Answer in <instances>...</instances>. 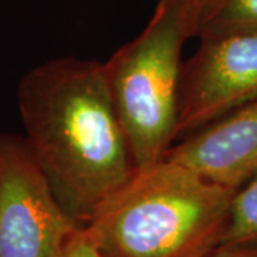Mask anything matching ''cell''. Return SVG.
<instances>
[{"instance_id": "1", "label": "cell", "mask_w": 257, "mask_h": 257, "mask_svg": "<svg viewBox=\"0 0 257 257\" xmlns=\"http://www.w3.org/2000/svg\"><path fill=\"white\" fill-rule=\"evenodd\" d=\"M23 138L72 220L84 227L136 172L103 63L55 57L18 83Z\"/></svg>"}, {"instance_id": "2", "label": "cell", "mask_w": 257, "mask_h": 257, "mask_svg": "<svg viewBox=\"0 0 257 257\" xmlns=\"http://www.w3.org/2000/svg\"><path fill=\"white\" fill-rule=\"evenodd\" d=\"M236 190L163 157L136 169L83 229L103 257H204L220 246Z\"/></svg>"}, {"instance_id": "3", "label": "cell", "mask_w": 257, "mask_h": 257, "mask_svg": "<svg viewBox=\"0 0 257 257\" xmlns=\"http://www.w3.org/2000/svg\"><path fill=\"white\" fill-rule=\"evenodd\" d=\"M202 8L203 0H159L146 28L103 63L136 169L175 145L182 50L196 37Z\"/></svg>"}, {"instance_id": "4", "label": "cell", "mask_w": 257, "mask_h": 257, "mask_svg": "<svg viewBox=\"0 0 257 257\" xmlns=\"http://www.w3.org/2000/svg\"><path fill=\"white\" fill-rule=\"evenodd\" d=\"M79 229L23 135L0 132V257H64Z\"/></svg>"}, {"instance_id": "5", "label": "cell", "mask_w": 257, "mask_h": 257, "mask_svg": "<svg viewBox=\"0 0 257 257\" xmlns=\"http://www.w3.org/2000/svg\"><path fill=\"white\" fill-rule=\"evenodd\" d=\"M257 100V32L200 39L183 62L175 143Z\"/></svg>"}, {"instance_id": "6", "label": "cell", "mask_w": 257, "mask_h": 257, "mask_svg": "<svg viewBox=\"0 0 257 257\" xmlns=\"http://www.w3.org/2000/svg\"><path fill=\"white\" fill-rule=\"evenodd\" d=\"M165 157L184 163L211 182L239 189L257 176V100L182 139Z\"/></svg>"}, {"instance_id": "7", "label": "cell", "mask_w": 257, "mask_h": 257, "mask_svg": "<svg viewBox=\"0 0 257 257\" xmlns=\"http://www.w3.org/2000/svg\"><path fill=\"white\" fill-rule=\"evenodd\" d=\"M257 32V0H203L196 37Z\"/></svg>"}, {"instance_id": "8", "label": "cell", "mask_w": 257, "mask_h": 257, "mask_svg": "<svg viewBox=\"0 0 257 257\" xmlns=\"http://www.w3.org/2000/svg\"><path fill=\"white\" fill-rule=\"evenodd\" d=\"M220 246H257V176L234 193Z\"/></svg>"}, {"instance_id": "9", "label": "cell", "mask_w": 257, "mask_h": 257, "mask_svg": "<svg viewBox=\"0 0 257 257\" xmlns=\"http://www.w3.org/2000/svg\"><path fill=\"white\" fill-rule=\"evenodd\" d=\"M64 257H103L101 253L93 244L90 237L83 227L76 231L73 239L70 240Z\"/></svg>"}, {"instance_id": "10", "label": "cell", "mask_w": 257, "mask_h": 257, "mask_svg": "<svg viewBox=\"0 0 257 257\" xmlns=\"http://www.w3.org/2000/svg\"><path fill=\"white\" fill-rule=\"evenodd\" d=\"M204 257H257V246H219Z\"/></svg>"}]
</instances>
